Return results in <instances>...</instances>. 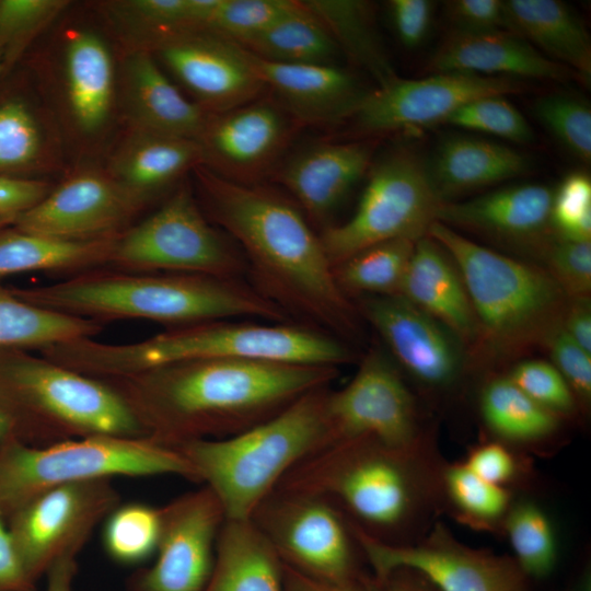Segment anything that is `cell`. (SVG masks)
Listing matches in <instances>:
<instances>
[{"mask_svg":"<svg viewBox=\"0 0 591 591\" xmlns=\"http://www.w3.org/2000/svg\"><path fill=\"white\" fill-rule=\"evenodd\" d=\"M199 183L211 218L236 243L259 293L291 321L346 344L358 338L356 304L339 288L320 234L296 201L211 171L200 172Z\"/></svg>","mask_w":591,"mask_h":591,"instance_id":"obj_1","label":"cell"},{"mask_svg":"<svg viewBox=\"0 0 591 591\" xmlns=\"http://www.w3.org/2000/svg\"><path fill=\"white\" fill-rule=\"evenodd\" d=\"M337 374L336 367L200 359L107 382L128 402L148 438L176 448L245 431L328 386Z\"/></svg>","mask_w":591,"mask_h":591,"instance_id":"obj_2","label":"cell"},{"mask_svg":"<svg viewBox=\"0 0 591 591\" xmlns=\"http://www.w3.org/2000/svg\"><path fill=\"white\" fill-rule=\"evenodd\" d=\"M46 356L58 364L103 381L200 359H248L338 368L355 358L348 344L298 323L234 318L178 326L129 344L80 338L50 346Z\"/></svg>","mask_w":591,"mask_h":591,"instance_id":"obj_3","label":"cell"},{"mask_svg":"<svg viewBox=\"0 0 591 591\" xmlns=\"http://www.w3.org/2000/svg\"><path fill=\"white\" fill-rule=\"evenodd\" d=\"M12 291L35 305L96 322L141 318L184 326L243 317L292 323L279 306L237 278L90 273Z\"/></svg>","mask_w":591,"mask_h":591,"instance_id":"obj_4","label":"cell"},{"mask_svg":"<svg viewBox=\"0 0 591 591\" xmlns=\"http://www.w3.org/2000/svg\"><path fill=\"white\" fill-rule=\"evenodd\" d=\"M451 257L467 291L478 335L471 354L505 360L542 347L568 297L541 266L483 246L436 221L428 231Z\"/></svg>","mask_w":591,"mask_h":591,"instance_id":"obj_5","label":"cell"},{"mask_svg":"<svg viewBox=\"0 0 591 591\" xmlns=\"http://www.w3.org/2000/svg\"><path fill=\"white\" fill-rule=\"evenodd\" d=\"M327 391L313 390L237 434L176 447L197 480L215 493L225 519H250L290 470L331 444Z\"/></svg>","mask_w":591,"mask_h":591,"instance_id":"obj_6","label":"cell"},{"mask_svg":"<svg viewBox=\"0 0 591 591\" xmlns=\"http://www.w3.org/2000/svg\"><path fill=\"white\" fill-rule=\"evenodd\" d=\"M0 414L12 438L28 445L91 436L147 437L113 384L18 349L0 350Z\"/></svg>","mask_w":591,"mask_h":591,"instance_id":"obj_7","label":"cell"},{"mask_svg":"<svg viewBox=\"0 0 591 591\" xmlns=\"http://www.w3.org/2000/svg\"><path fill=\"white\" fill-rule=\"evenodd\" d=\"M155 475L198 482L176 448L147 437L91 436L46 445L10 439L0 445V513L5 520L33 496L61 485Z\"/></svg>","mask_w":591,"mask_h":591,"instance_id":"obj_8","label":"cell"},{"mask_svg":"<svg viewBox=\"0 0 591 591\" xmlns=\"http://www.w3.org/2000/svg\"><path fill=\"white\" fill-rule=\"evenodd\" d=\"M417 455L370 440L334 443L297 464L274 490L325 499L344 507L362 530L391 531L415 511Z\"/></svg>","mask_w":591,"mask_h":591,"instance_id":"obj_9","label":"cell"},{"mask_svg":"<svg viewBox=\"0 0 591 591\" xmlns=\"http://www.w3.org/2000/svg\"><path fill=\"white\" fill-rule=\"evenodd\" d=\"M369 170L354 215L344 223L329 224L320 234L333 267L374 244L399 239L417 241L437 221L442 200L418 154L397 149Z\"/></svg>","mask_w":591,"mask_h":591,"instance_id":"obj_10","label":"cell"},{"mask_svg":"<svg viewBox=\"0 0 591 591\" xmlns=\"http://www.w3.org/2000/svg\"><path fill=\"white\" fill-rule=\"evenodd\" d=\"M107 263L138 271L237 278L247 273L237 246L207 221L190 189H177L155 212L114 240Z\"/></svg>","mask_w":591,"mask_h":591,"instance_id":"obj_11","label":"cell"},{"mask_svg":"<svg viewBox=\"0 0 591 591\" xmlns=\"http://www.w3.org/2000/svg\"><path fill=\"white\" fill-rule=\"evenodd\" d=\"M251 519L285 565L325 583L368 590L370 581L357 567L350 524L327 500L274 490Z\"/></svg>","mask_w":591,"mask_h":591,"instance_id":"obj_12","label":"cell"},{"mask_svg":"<svg viewBox=\"0 0 591 591\" xmlns=\"http://www.w3.org/2000/svg\"><path fill=\"white\" fill-rule=\"evenodd\" d=\"M109 480L47 489L5 518L16 554L34 583L59 558L77 556L95 528L120 503L119 494Z\"/></svg>","mask_w":591,"mask_h":591,"instance_id":"obj_13","label":"cell"},{"mask_svg":"<svg viewBox=\"0 0 591 591\" xmlns=\"http://www.w3.org/2000/svg\"><path fill=\"white\" fill-rule=\"evenodd\" d=\"M325 412L331 444L370 440L419 454L420 428L414 398L398 370L378 349L363 357L349 383L327 391Z\"/></svg>","mask_w":591,"mask_h":591,"instance_id":"obj_14","label":"cell"},{"mask_svg":"<svg viewBox=\"0 0 591 591\" xmlns=\"http://www.w3.org/2000/svg\"><path fill=\"white\" fill-rule=\"evenodd\" d=\"M350 526L376 580L405 568L438 591H530V579L513 558L465 546L441 525L415 544L382 541Z\"/></svg>","mask_w":591,"mask_h":591,"instance_id":"obj_15","label":"cell"},{"mask_svg":"<svg viewBox=\"0 0 591 591\" xmlns=\"http://www.w3.org/2000/svg\"><path fill=\"white\" fill-rule=\"evenodd\" d=\"M521 80L466 72H436L420 79L398 76L366 92L349 118L366 135L412 130L443 123L462 105L482 96L523 90Z\"/></svg>","mask_w":591,"mask_h":591,"instance_id":"obj_16","label":"cell"},{"mask_svg":"<svg viewBox=\"0 0 591 591\" xmlns=\"http://www.w3.org/2000/svg\"><path fill=\"white\" fill-rule=\"evenodd\" d=\"M161 510L155 560L129 578L128 591H202L213 568L217 537L225 520L219 499L204 486Z\"/></svg>","mask_w":591,"mask_h":591,"instance_id":"obj_17","label":"cell"},{"mask_svg":"<svg viewBox=\"0 0 591 591\" xmlns=\"http://www.w3.org/2000/svg\"><path fill=\"white\" fill-rule=\"evenodd\" d=\"M302 126L268 93L213 114L198 139L202 161L217 175L241 184H260L274 175Z\"/></svg>","mask_w":591,"mask_h":591,"instance_id":"obj_18","label":"cell"},{"mask_svg":"<svg viewBox=\"0 0 591 591\" xmlns=\"http://www.w3.org/2000/svg\"><path fill=\"white\" fill-rule=\"evenodd\" d=\"M355 304L396 362L416 381L443 389L459 379L467 350L438 320L401 296L360 297Z\"/></svg>","mask_w":591,"mask_h":591,"instance_id":"obj_19","label":"cell"},{"mask_svg":"<svg viewBox=\"0 0 591 591\" xmlns=\"http://www.w3.org/2000/svg\"><path fill=\"white\" fill-rule=\"evenodd\" d=\"M159 55L172 73L213 114L267 93L246 53L235 42L207 30L165 35Z\"/></svg>","mask_w":591,"mask_h":591,"instance_id":"obj_20","label":"cell"},{"mask_svg":"<svg viewBox=\"0 0 591 591\" xmlns=\"http://www.w3.org/2000/svg\"><path fill=\"white\" fill-rule=\"evenodd\" d=\"M136 208V197L111 181L76 176L20 213L18 230L68 241L109 239Z\"/></svg>","mask_w":591,"mask_h":591,"instance_id":"obj_21","label":"cell"},{"mask_svg":"<svg viewBox=\"0 0 591 591\" xmlns=\"http://www.w3.org/2000/svg\"><path fill=\"white\" fill-rule=\"evenodd\" d=\"M373 141L314 142L280 162L274 173L310 223L327 227L334 211L370 169Z\"/></svg>","mask_w":591,"mask_h":591,"instance_id":"obj_22","label":"cell"},{"mask_svg":"<svg viewBox=\"0 0 591 591\" xmlns=\"http://www.w3.org/2000/svg\"><path fill=\"white\" fill-rule=\"evenodd\" d=\"M554 190L520 184L463 201H442L437 221L452 229L478 232L533 251L552 234Z\"/></svg>","mask_w":591,"mask_h":591,"instance_id":"obj_23","label":"cell"},{"mask_svg":"<svg viewBox=\"0 0 591 591\" xmlns=\"http://www.w3.org/2000/svg\"><path fill=\"white\" fill-rule=\"evenodd\" d=\"M245 53L267 92L302 127L348 119L366 93L355 78L337 65L279 63Z\"/></svg>","mask_w":591,"mask_h":591,"instance_id":"obj_24","label":"cell"},{"mask_svg":"<svg viewBox=\"0 0 591 591\" xmlns=\"http://www.w3.org/2000/svg\"><path fill=\"white\" fill-rule=\"evenodd\" d=\"M428 70L520 80L566 81L578 76L551 60L515 33L453 31L432 55ZM579 79V78H578Z\"/></svg>","mask_w":591,"mask_h":591,"instance_id":"obj_25","label":"cell"},{"mask_svg":"<svg viewBox=\"0 0 591 591\" xmlns=\"http://www.w3.org/2000/svg\"><path fill=\"white\" fill-rule=\"evenodd\" d=\"M428 313L470 350L478 327L462 277L448 253L430 236L415 242L399 294Z\"/></svg>","mask_w":591,"mask_h":591,"instance_id":"obj_26","label":"cell"},{"mask_svg":"<svg viewBox=\"0 0 591 591\" xmlns=\"http://www.w3.org/2000/svg\"><path fill=\"white\" fill-rule=\"evenodd\" d=\"M530 166V160L511 147L466 136L445 138L426 163L442 201L521 176Z\"/></svg>","mask_w":591,"mask_h":591,"instance_id":"obj_27","label":"cell"},{"mask_svg":"<svg viewBox=\"0 0 591 591\" xmlns=\"http://www.w3.org/2000/svg\"><path fill=\"white\" fill-rule=\"evenodd\" d=\"M202 591H283V563L250 519H225Z\"/></svg>","mask_w":591,"mask_h":591,"instance_id":"obj_28","label":"cell"},{"mask_svg":"<svg viewBox=\"0 0 591 591\" xmlns=\"http://www.w3.org/2000/svg\"><path fill=\"white\" fill-rule=\"evenodd\" d=\"M511 32L590 82L591 40L578 16L557 0H506Z\"/></svg>","mask_w":591,"mask_h":591,"instance_id":"obj_29","label":"cell"},{"mask_svg":"<svg viewBox=\"0 0 591 591\" xmlns=\"http://www.w3.org/2000/svg\"><path fill=\"white\" fill-rule=\"evenodd\" d=\"M128 83L134 108L148 134L198 141L207 114L179 92L150 54L130 58Z\"/></svg>","mask_w":591,"mask_h":591,"instance_id":"obj_30","label":"cell"},{"mask_svg":"<svg viewBox=\"0 0 591 591\" xmlns=\"http://www.w3.org/2000/svg\"><path fill=\"white\" fill-rule=\"evenodd\" d=\"M68 95L77 123L86 131L106 119L113 94V63L93 33H73L67 43Z\"/></svg>","mask_w":591,"mask_h":591,"instance_id":"obj_31","label":"cell"},{"mask_svg":"<svg viewBox=\"0 0 591 591\" xmlns=\"http://www.w3.org/2000/svg\"><path fill=\"white\" fill-rule=\"evenodd\" d=\"M239 44L267 61L289 65H335L339 48L318 19L302 3L260 33Z\"/></svg>","mask_w":591,"mask_h":591,"instance_id":"obj_32","label":"cell"},{"mask_svg":"<svg viewBox=\"0 0 591 591\" xmlns=\"http://www.w3.org/2000/svg\"><path fill=\"white\" fill-rule=\"evenodd\" d=\"M114 237L68 241L21 230L0 233V277L82 269L107 263Z\"/></svg>","mask_w":591,"mask_h":591,"instance_id":"obj_33","label":"cell"},{"mask_svg":"<svg viewBox=\"0 0 591 591\" xmlns=\"http://www.w3.org/2000/svg\"><path fill=\"white\" fill-rule=\"evenodd\" d=\"M99 322L30 303L0 288V350L39 349L100 333Z\"/></svg>","mask_w":591,"mask_h":591,"instance_id":"obj_34","label":"cell"},{"mask_svg":"<svg viewBox=\"0 0 591 591\" xmlns=\"http://www.w3.org/2000/svg\"><path fill=\"white\" fill-rule=\"evenodd\" d=\"M328 31L339 50L364 68L378 86L395 73L374 28L370 5L356 0H301Z\"/></svg>","mask_w":591,"mask_h":591,"instance_id":"obj_35","label":"cell"},{"mask_svg":"<svg viewBox=\"0 0 591 591\" xmlns=\"http://www.w3.org/2000/svg\"><path fill=\"white\" fill-rule=\"evenodd\" d=\"M479 410L484 422L495 434L522 444L537 443L552 437L560 419L526 396L507 375L496 376L485 384Z\"/></svg>","mask_w":591,"mask_h":591,"instance_id":"obj_36","label":"cell"},{"mask_svg":"<svg viewBox=\"0 0 591 591\" xmlns=\"http://www.w3.org/2000/svg\"><path fill=\"white\" fill-rule=\"evenodd\" d=\"M416 241L399 239L366 247L333 267L348 298L398 296Z\"/></svg>","mask_w":591,"mask_h":591,"instance_id":"obj_37","label":"cell"},{"mask_svg":"<svg viewBox=\"0 0 591 591\" xmlns=\"http://www.w3.org/2000/svg\"><path fill=\"white\" fill-rule=\"evenodd\" d=\"M202 161L197 141L148 134L124 155L118 173L139 193L160 188Z\"/></svg>","mask_w":591,"mask_h":591,"instance_id":"obj_38","label":"cell"},{"mask_svg":"<svg viewBox=\"0 0 591 591\" xmlns=\"http://www.w3.org/2000/svg\"><path fill=\"white\" fill-rule=\"evenodd\" d=\"M162 510L142 502L118 503L103 521L102 545L113 561L134 566L157 553Z\"/></svg>","mask_w":591,"mask_h":591,"instance_id":"obj_39","label":"cell"},{"mask_svg":"<svg viewBox=\"0 0 591 591\" xmlns=\"http://www.w3.org/2000/svg\"><path fill=\"white\" fill-rule=\"evenodd\" d=\"M503 524L512 558L524 575L530 580L548 577L557 564V543L546 512L534 501H520L510 506Z\"/></svg>","mask_w":591,"mask_h":591,"instance_id":"obj_40","label":"cell"},{"mask_svg":"<svg viewBox=\"0 0 591 591\" xmlns=\"http://www.w3.org/2000/svg\"><path fill=\"white\" fill-rule=\"evenodd\" d=\"M444 487L454 507L468 521L489 524L505 517L510 508V493L506 487L488 483L463 463L445 468Z\"/></svg>","mask_w":591,"mask_h":591,"instance_id":"obj_41","label":"cell"},{"mask_svg":"<svg viewBox=\"0 0 591 591\" xmlns=\"http://www.w3.org/2000/svg\"><path fill=\"white\" fill-rule=\"evenodd\" d=\"M443 124L528 143L534 132L521 112L505 95L477 97L454 111Z\"/></svg>","mask_w":591,"mask_h":591,"instance_id":"obj_42","label":"cell"},{"mask_svg":"<svg viewBox=\"0 0 591 591\" xmlns=\"http://www.w3.org/2000/svg\"><path fill=\"white\" fill-rule=\"evenodd\" d=\"M534 113L575 157L590 163L591 109L584 102L567 95H547L535 102Z\"/></svg>","mask_w":591,"mask_h":591,"instance_id":"obj_43","label":"cell"},{"mask_svg":"<svg viewBox=\"0 0 591 591\" xmlns=\"http://www.w3.org/2000/svg\"><path fill=\"white\" fill-rule=\"evenodd\" d=\"M533 251L568 298L590 297L591 241L568 240L553 232Z\"/></svg>","mask_w":591,"mask_h":591,"instance_id":"obj_44","label":"cell"},{"mask_svg":"<svg viewBox=\"0 0 591 591\" xmlns=\"http://www.w3.org/2000/svg\"><path fill=\"white\" fill-rule=\"evenodd\" d=\"M294 4V0H219L207 31L240 43L267 28Z\"/></svg>","mask_w":591,"mask_h":591,"instance_id":"obj_45","label":"cell"},{"mask_svg":"<svg viewBox=\"0 0 591 591\" xmlns=\"http://www.w3.org/2000/svg\"><path fill=\"white\" fill-rule=\"evenodd\" d=\"M507 376L532 401L559 417L572 414L578 406L568 383L551 362L522 360Z\"/></svg>","mask_w":591,"mask_h":591,"instance_id":"obj_46","label":"cell"},{"mask_svg":"<svg viewBox=\"0 0 591 591\" xmlns=\"http://www.w3.org/2000/svg\"><path fill=\"white\" fill-rule=\"evenodd\" d=\"M552 228L560 237L591 241V179L586 173L568 174L554 190Z\"/></svg>","mask_w":591,"mask_h":591,"instance_id":"obj_47","label":"cell"},{"mask_svg":"<svg viewBox=\"0 0 591 591\" xmlns=\"http://www.w3.org/2000/svg\"><path fill=\"white\" fill-rule=\"evenodd\" d=\"M38 149L39 132L25 104L9 101L0 105V170L30 163Z\"/></svg>","mask_w":591,"mask_h":591,"instance_id":"obj_48","label":"cell"},{"mask_svg":"<svg viewBox=\"0 0 591 591\" xmlns=\"http://www.w3.org/2000/svg\"><path fill=\"white\" fill-rule=\"evenodd\" d=\"M542 347L568 383L577 404L587 407L591 401V354L566 333L561 323L547 335Z\"/></svg>","mask_w":591,"mask_h":591,"instance_id":"obj_49","label":"cell"},{"mask_svg":"<svg viewBox=\"0 0 591 591\" xmlns=\"http://www.w3.org/2000/svg\"><path fill=\"white\" fill-rule=\"evenodd\" d=\"M66 3L56 0L0 1V45L30 33L56 14Z\"/></svg>","mask_w":591,"mask_h":591,"instance_id":"obj_50","label":"cell"},{"mask_svg":"<svg viewBox=\"0 0 591 591\" xmlns=\"http://www.w3.org/2000/svg\"><path fill=\"white\" fill-rule=\"evenodd\" d=\"M445 7L447 15L454 25V31L470 33L511 32L505 1L453 0L449 1Z\"/></svg>","mask_w":591,"mask_h":591,"instance_id":"obj_51","label":"cell"},{"mask_svg":"<svg viewBox=\"0 0 591 591\" xmlns=\"http://www.w3.org/2000/svg\"><path fill=\"white\" fill-rule=\"evenodd\" d=\"M463 464L479 478L502 487L518 474L514 454L499 442H488L474 448Z\"/></svg>","mask_w":591,"mask_h":591,"instance_id":"obj_52","label":"cell"},{"mask_svg":"<svg viewBox=\"0 0 591 591\" xmlns=\"http://www.w3.org/2000/svg\"><path fill=\"white\" fill-rule=\"evenodd\" d=\"M390 13L395 32L406 47L418 46L426 37L432 16V3L427 0H392Z\"/></svg>","mask_w":591,"mask_h":591,"instance_id":"obj_53","label":"cell"},{"mask_svg":"<svg viewBox=\"0 0 591 591\" xmlns=\"http://www.w3.org/2000/svg\"><path fill=\"white\" fill-rule=\"evenodd\" d=\"M46 183L0 176V215L19 216L45 198Z\"/></svg>","mask_w":591,"mask_h":591,"instance_id":"obj_54","label":"cell"},{"mask_svg":"<svg viewBox=\"0 0 591 591\" xmlns=\"http://www.w3.org/2000/svg\"><path fill=\"white\" fill-rule=\"evenodd\" d=\"M0 591H35L14 548L7 522L0 513Z\"/></svg>","mask_w":591,"mask_h":591,"instance_id":"obj_55","label":"cell"},{"mask_svg":"<svg viewBox=\"0 0 591 591\" xmlns=\"http://www.w3.org/2000/svg\"><path fill=\"white\" fill-rule=\"evenodd\" d=\"M561 326L580 347L591 354L590 297L568 298Z\"/></svg>","mask_w":591,"mask_h":591,"instance_id":"obj_56","label":"cell"},{"mask_svg":"<svg viewBox=\"0 0 591 591\" xmlns=\"http://www.w3.org/2000/svg\"><path fill=\"white\" fill-rule=\"evenodd\" d=\"M368 591H438L425 577L410 569H396L369 582Z\"/></svg>","mask_w":591,"mask_h":591,"instance_id":"obj_57","label":"cell"},{"mask_svg":"<svg viewBox=\"0 0 591 591\" xmlns=\"http://www.w3.org/2000/svg\"><path fill=\"white\" fill-rule=\"evenodd\" d=\"M283 591H368L362 588L340 587L308 577L283 564Z\"/></svg>","mask_w":591,"mask_h":591,"instance_id":"obj_58","label":"cell"},{"mask_svg":"<svg viewBox=\"0 0 591 591\" xmlns=\"http://www.w3.org/2000/svg\"><path fill=\"white\" fill-rule=\"evenodd\" d=\"M77 556H65L51 565L47 573L46 591H72L77 572Z\"/></svg>","mask_w":591,"mask_h":591,"instance_id":"obj_59","label":"cell"},{"mask_svg":"<svg viewBox=\"0 0 591 591\" xmlns=\"http://www.w3.org/2000/svg\"><path fill=\"white\" fill-rule=\"evenodd\" d=\"M18 216L0 215V230L4 227L15 222Z\"/></svg>","mask_w":591,"mask_h":591,"instance_id":"obj_60","label":"cell"},{"mask_svg":"<svg viewBox=\"0 0 591 591\" xmlns=\"http://www.w3.org/2000/svg\"><path fill=\"white\" fill-rule=\"evenodd\" d=\"M2 56H3V55H2V51L0 50V74H1V72H2V70H3V66H4V63H3V57H2Z\"/></svg>","mask_w":591,"mask_h":591,"instance_id":"obj_61","label":"cell"}]
</instances>
